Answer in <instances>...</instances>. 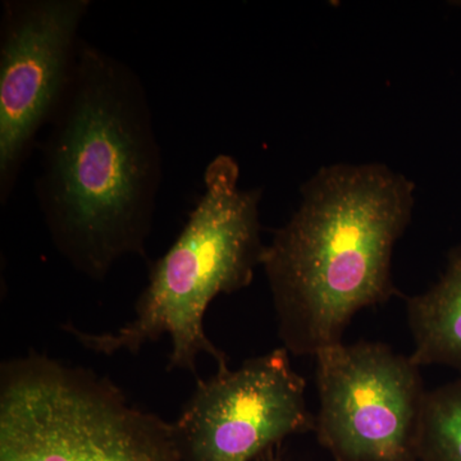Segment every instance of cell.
<instances>
[{
    "instance_id": "obj_1",
    "label": "cell",
    "mask_w": 461,
    "mask_h": 461,
    "mask_svg": "<svg viewBox=\"0 0 461 461\" xmlns=\"http://www.w3.org/2000/svg\"><path fill=\"white\" fill-rule=\"evenodd\" d=\"M41 142L35 195L51 241L102 281L145 256L163 177L162 149L140 76L81 41L74 78Z\"/></svg>"
},
{
    "instance_id": "obj_7",
    "label": "cell",
    "mask_w": 461,
    "mask_h": 461,
    "mask_svg": "<svg viewBox=\"0 0 461 461\" xmlns=\"http://www.w3.org/2000/svg\"><path fill=\"white\" fill-rule=\"evenodd\" d=\"M305 388L286 348L198 381L172 423L181 461H253L288 436L314 429Z\"/></svg>"
},
{
    "instance_id": "obj_4",
    "label": "cell",
    "mask_w": 461,
    "mask_h": 461,
    "mask_svg": "<svg viewBox=\"0 0 461 461\" xmlns=\"http://www.w3.org/2000/svg\"><path fill=\"white\" fill-rule=\"evenodd\" d=\"M0 461H181L173 424L107 378L41 355L3 364Z\"/></svg>"
},
{
    "instance_id": "obj_8",
    "label": "cell",
    "mask_w": 461,
    "mask_h": 461,
    "mask_svg": "<svg viewBox=\"0 0 461 461\" xmlns=\"http://www.w3.org/2000/svg\"><path fill=\"white\" fill-rule=\"evenodd\" d=\"M411 355L417 366H442L461 377V247L451 251L444 273L426 293L409 297Z\"/></svg>"
},
{
    "instance_id": "obj_2",
    "label": "cell",
    "mask_w": 461,
    "mask_h": 461,
    "mask_svg": "<svg viewBox=\"0 0 461 461\" xmlns=\"http://www.w3.org/2000/svg\"><path fill=\"white\" fill-rule=\"evenodd\" d=\"M264 249L262 266L288 353L314 357L342 342L363 309L397 290L393 249L411 221L415 185L382 163L327 166Z\"/></svg>"
},
{
    "instance_id": "obj_3",
    "label": "cell",
    "mask_w": 461,
    "mask_h": 461,
    "mask_svg": "<svg viewBox=\"0 0 461 461\" xmlns=\"http://www.w3.org/2000/svg\"><path fill=\"white\" fill-rule=\"evenodd\" d=\"M235 158L220 154L204 172V193L172 247L150 266L147 287L135 317L111 333L65 330L94 353L139 350L163 335L172 341L168 369L195 375L200 354L213 357L218 371L227 357L206 338V309L218 295L233 294L253 282L264 249L259 205L262 189L239 186Z\"/></svg>"
},
{
    "instance_id": "obj_6",
    "label": "cell",
    "mask_w": 461,
    "mask_h": 461,
    "mask_svg": "<svg viewBox=\"0 0 461 461\" xmlns=\"http://www.w3.org/2000/svg\"><path fill=\"white\" fill-rule=\"evenodd\" d=\"M90 0H5L0 21V203L74 78Z\"/></svg>"
},
{
    "instance_id": "obj_9",
    "label": "cell",
    "mask_w": 461,
    "mask_h": 461,
    "mask_svg": "<svg viewBox=\"0 0 461 461\" xmlns=\"http://www.w3.org/2000/svg\"><path fill=\"white\" fill-rule=\"evenodd\" d=\"M418 460L461 461V377L427 393Z\"/></svg>"
},
{
    "instance_id": "obj_5",
    "label": "cell",
    "mask_w": 461,
    "mask_h": 461,
    "mask_svg": "<svg viewBox=\"0 0 461 461\" xmlns=\"http://www.w3.org/2000/svg\"><path fill=\"white\" fill-rule=\"evenodd\" d=\"M314 357V430L333 460H418L429 391L411 357L378 342H339Z\"/></svg>"
},
{
    "instance_id": "obj_10",
    "label": "cell",
    "mask_w": 461,
    "mask_h": 461,
    "mask_svg": "<svg viewBox=\"0 0 461 461\" xmlns=\"http://www.w3.org/2000/svg\"><path fill=\"white\" fill-rule=\"evenodd\" d=\"M415 461H420V460H415Z\"/></svg>"
}]
</instances>
